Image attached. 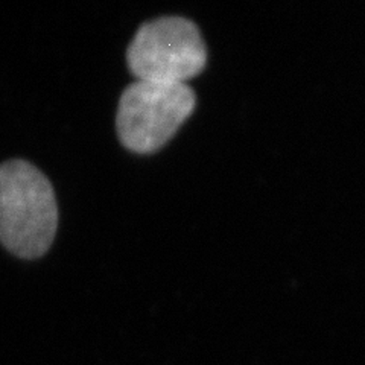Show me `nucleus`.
I'll list each match as a JSON object with an SVG mask.
<instances>
[{
	"instance_id": "nucleus-1",
	"label": "nucleus",
	"mask_w": 365,
	"mask_h": 365,
	"mask_svg": "<svg viewBox=\"0 0 365 365\" xmlns=\"http://www.w3.org/2000/svg\"><path fill=\"white\" fill-rule=\"evenodd\" d=\"M58 205L51 181L25 160L0 165V242L21 259H38L53 242Z\"/></svg>"
},
{
	"instance_id": "nucleus-2",
	"label": "nucleus",
	"mask_w": 365,
	"mask_h": 365,
	"mask_svg": "<svg viewBox=\"0 0 365 365\" xmlns=\"http://www.w3.org/2000/svg\"><path fill=\"white\" fill-rule=\"evenodd\" d=\"M127 64L137 81L186 84L207 66V48L192 20L160 17L135 32L127 49Z\"/></svg>"
},
{
	"instance_id": "nucleus-3",
	"label": "nucleus",
	"mask_w": 365,
	"mask_h": 365,
	"mask_svg": "<svg viewBox=\"0 0 365 365\" xmlns=\"http://www.w3.org/2000/svg\"><path fill=\"white\" fill-rule=\"evenodd\" d=\"M197 107L187 84L135 81L119 101L116 130L120 143L135 154L157 153L173 139Z\"/></svg>"
}]
</instances>
